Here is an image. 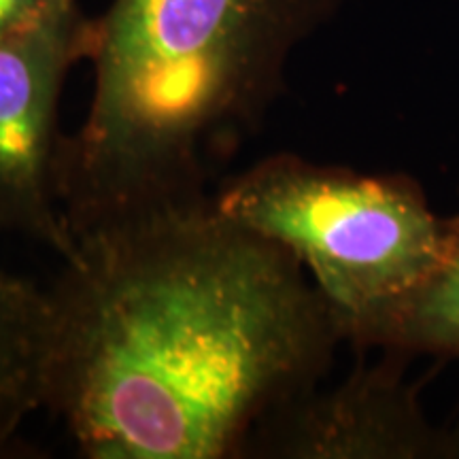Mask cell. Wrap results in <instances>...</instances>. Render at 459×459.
I'll return each mask as SVG.
<instances>
[{
  "label": "cell",
  "instance_id": "4",
  "mask_svg": "<svg viewBox=\"0 0 459 459\" xmlns=\"http://www.w3.org/2000/svg\"><path fill=\"white\" fill-rule=\"evenodd\" d=\"M94 20L79 4L0 41V234L13 232L68 255L60 198V100L71 68L88 60Z\"/></svg>",
  "mask_w": 459,
  "mask_h": 459
},
{
  "label": "cell",
  "instance_id": "8",
  "mask_svg": "<svg viewBox=\"0 0 459 459\" xmlns=\"http://www.w3.org/2000/svg\"><path fill=\"white\" fill-rule=\"evenodd\" d=\"M74 3L77 0H0V41Z\"/></svg>",
  "mask_w": 459,
  "mask_h": 459
},
{
  "label": "cell",
  "instance_id": "2",
  "mask_svg": "<svg viewBox=\"0 0 459 459\" xmlns=\"http://www.w3.org/2000/svg\"><path fill=\"white\" fill-rule=\"evenodd\" d=\"M344 0H113L94 20V88L65 134L68 232L211 198L213 164L262 124L291 51Z\"/></svg>",
  "mask_w": 459,
  "mask_h": 459
},
{
  "label": "cell",
  "instance_id": "5",
  "mask_svg": "<svg viewBox=\"0 0 459 459\" xmlns=\"http://www.w3.org/2000/svg\"><path fill=\"white\" fill-rule=\"evenodd\" d=\"M400 355L361 364L336 387L298 395L251 434L243 459L459 457V429L428 421Z\"/></svg>",
  "mask_w": 459,
  "mask_h": 459
},
{
  "label": "cell",
  "instance_id": "7",
  "mask_svg": "<svg viewBox=\"0 0 459 459\" xmlns=\"http://www.w3.org/2000/svg\"><path fill=\"white\" fill-rule=\"evenodd\" d=\"M378 351L459 361V213L451 217L449 251L438 273L404 304Z\"/></svg>",
  "mask_w": 459,
  "mask_h": 459
},
{
  "label": "cell",
  "instance_id": "6",
  "mask_svg": "<svg viewBox=\"0 0 459 459\" xmlns=\"http://www.w3.org/2000/svg\"><path fill=\"white\" fill-rule=\"evenodd\" d=\"M49 341L48 287L0 264V446L13 443L26 419L45 409Z\"/></svg>",
  "mask_w": 459,
  "mask_h": 459
},
{
  "label": "cell",
  "instance_id": "1",
  "mask_svg": "<svg viewBox=\"0 0 459 459\" xmlns=\"http://www.w3.org/2000/svg\"><path fill=\"white\" fill-rule=\"evenodd\" d=\"M48 291L45 409L88 459H243L342 344L300 262L213 196L74 234Z\"/></svg>",
  "mask_w": 459,
  "mask_h": 459
},
{
  "label": "cell",
  "instance_id": "3",
  "mask_svg": "<svg viewBox=\"0 0 459 459\" xmlns=\"http://www.w3.org/2000/svg\"><path fill=\"white\" fill-rule=\"evenodd\" d=\"M213 203L300 262L341 341L358 351H378L449 251L451 217L436 215L404 172L274 153L221 183Z\"/></svg>",
  "mask_w": 459,
  "mask_h": 459
}]
</instances>
